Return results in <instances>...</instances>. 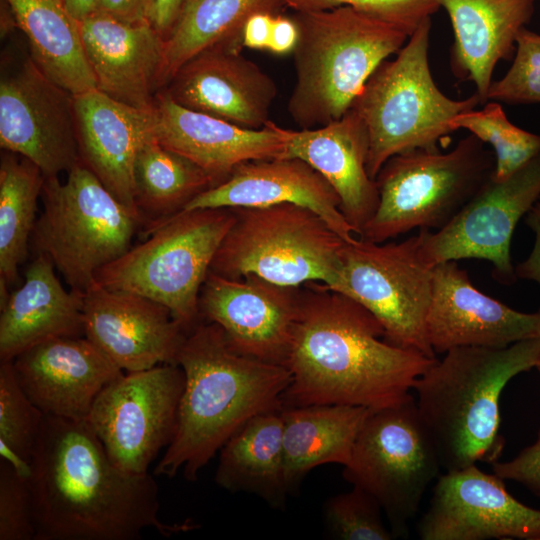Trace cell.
I'll list each match as a JSON object with an SVG mask.
<instances>
[{"label":"cell","instance_id":"obj_17","mask_svg":"<svg viewBox=\"0 0 540 540\" xmlns=\"http://www.w3.org/2000/svg\"><path fill=\"white\" fill-rule=\"evenodd\" d=\"M417 532L422 540H540V510L473 464L439 475Z\"/></svg>","mask_w":540,"mask_h":540},{"label":"cell","instance_id":"obj_20","mask_svg":"<svg viewBox=\"0 0 540 540\" xmlns=\"http://www.w3.org/2000/svg\"><path fill=\"white\" fill-rule=\"evenodd\" d=\"M19 385L44 415L86 420L99 393L123 374L85 336L38 343L12 361Z\"/></svg>","mask_w":540,"mask_h":540},{"label":"cell","instance_id":"obj_22","mask_svg":"<svg viewBox=\"0 0 540 540\" xmlns=\"http://www.w3.org/2000/svg\"><path fill=\"white\" fill-rule=\"evenodd\" d=\"M154 113L156 141L197 164L217 184L241 163L284 157L294 131L272 121L260 129L244 128L185 108L164 89L155 97Z\"/></svg>","mask_w":540,"mask_h":540},{"label":"cell","instance_id":"obj_35","mask_svg":"<svg viewBox=\"0 0 540 540\" xmlns=\"http://www.w3.org/2000/svg\"><path fill=\"white\" fill-rule=\"evenodd\" d=\"M450 126L455 132L465 129L484 142L494 153L493 178L503 180L540 153V135L510 122L501 104L487 101L482 109L455 116Z\"/></svg>","mask_w":540,"mask_h":540},{"label":"cell","instance_id":"obj_15","mask_svg":"<svg viewBox=\"0 0 540 540\" xmlns=\"http://www.w3.org/2000/svg\"><path fill=\"white\" fill-rule=\"evenodd\" d=\"M0 145L34 163L45 178L80 162L74 95L47 77L30 54L0 81Z\"/></svg>","mask_w":540,"mask_h":540},{"label":"cell","instance_id":"obj_13","mask_svg":"<svg viewBox=\"0 0 540 540\" xmlns=\"http://www.w3.org/2000/svg\"><path fill=\"white\" fill-rule=\"evenodd\" d=\"M185 376L175 364L127 372L96 397L86 418L111 461L130 474H146L176 430Z\"/></svg>","mask_w":540,"mask_h":540},{"label":"cell","instance_id":"obj_45","mask_svg":"<svg viewBox=\"0 0 540 540\" xmlns=\"http://www.w3.org/2000/svg\"><path fill=\"white\" fill-rule=\"evenodd\" d=\"M274 16L268 12L251 15L242 30V45L251 49H268Z\"/></svg>","mask_w":540,"mask_h":540},{"label":"cell","instance_id":"obj_16","mask_svg":"<svg viewBox=\"0 0 540 540\" xmlns=\"http://www.w3.org/2000/svg\"><path fill=\"white\" fill-rule=\"evenodd\" d=\"M299 298L300 287L254 274L231 279L209 271L200 291L199 314L222 328L236 352L286 367Z\"/></svg>","mask_w":540,"mask_h":540},{"label":"cell","instance_id":"obj_27","mask_svg":"<svg viewBox=\"0 0 540 540\" xmlns=\"http://www.w3.org/2000/svg\"><path fill=\"white\" fill-rule=\"evenodd\" d=\"M449 15L454 42L450 67L461 81L475 85L486 103L493 72L501 60H510L516 39L529 23L535 0H439Z\"/></svg>","mask_w":540,"mask_h":540},{"label":"cell","instance_id":"obj_3","mask_svg":"<svg viewBox=\"0 0 540 540\" xmlns=\"http://www.w3.org/2000/svg\"><path fill=\"white\" fill-rule=\"evenodd\" d=\"M185 376L174 436L154 475L172 478L182 470L193 482L201 469L245 422L283 407L289 369L236 352L222 328L200 322L177 358Z\"/></svg>","mask_w":540,"mask_h":540},{"label":"cell","instance_id":"obj_7","mask_svg":"<svg viewBox=\"0 0 540 540\" xmlns=\"http://www.w3.org/2000/svg\"><path fill=\"white\" fill-rule=\"evenodd\" d=\"M234 219L232 208H205L150 223L144 241L100 269L95 281L166 306L189 333L201 322L200 291Z\"/></svg>","mask_w":540,"mask_h":540},{"label":"cell","instance_id":"obj_41","mask_svg":"<svg viewBox=\"0 0 540 540\" xmlns=\"http://www.w3.org/2000/svg\"><path fill=\"white\" fill-rule=\"evenodd\" d=\"M493 473L503 480H512L526 487L540 498V428L536 441L525 447L510 461H496Z\"/></svg>","mask_w":540,"mask_h":540},{"label":"cell","instance_id":"obj_26","mask_svg":"<svg viewBox=\"0 0 540 540\" xmlns=\"http://www.w3.org/2000/svg\"><path fill=\"white\" fill-rule=\"evenodd\" d=\"M368 153L366 126L350 108L327 125L293 131L284 157L304 160L328 181L343 216L360 236L379 204L376 181L367 172Z\"/></svg>","mask_w":540,"mask_h":540},{"label":"cell","instance_id":"obj_31","mask_svg":"<svg viewBox=\"0 0 540 540\" xmlns=\"http://www.w3.org/2000/svg\"><path fill=\"white\" fill-rule=\"evenodd\" d=\"M27 40L30 56L52 81L73 95L97 89L80 23L63 0H5Z\"/></svg>","mask_w":540,"mask_h":540},{"label":"cell","instance_id":"obj_23","mask_svg":"<svg viewBox=\"0 0 540 540\" xmlns=\"http://www.w3.org/2000/svg\"><path fill=\"white\" fill-rule=\"evenodd\" d=\"M97 90L129 106L152 110L163 89L165 39L145 20L98 10L80 22Z\"/></svg>","mask_w":540,"mask_h":540},{"label":"cell","instance_id":"obj_40","mask_svg":"<svg viewBox=\"0 0 540 540\" xmlns=\"http://www.w3.org/2000/svg\"><path fill=\"white\" fill-rule=\"evenodd\" d=\"M33 502L28 477L0 460V540H35Z\"/></svg>","mask_w":540,"mask_h":540},{"label":"cell","instance_id":"obj_25","mask_svg":"<svg viewBox=\"0 0 540 540\" xmlns=\"http://www.w3.org/2000/svg\"><path fill=\"white\" fill-rule=\"evenodd\" d=\"M74 111L80 162L142 217L135 202L134 164L141 147L155 138L154 108H135L95 89L74 95Z\"/></svg>","mask_w":540,"mask_h":540},{"label":"cell","instance_id":"obj_6","mask_svg":"<svg viewBox=\"0 0 540 540\" xmlns=\"http://www.w3.org/2000/svg\"><path fill=\"white\" fill-rule=\"evenodd\" d=\"M431 18L409 36L392 60L373 72L353 108L369 137L367 172L375 180L385 162L414 149H439L454 131L451 120L481 104L475 93L451 99L436 85L429 66Z\"/></svg>","mask_w":540,"mask_h":540},{"label":"cell","instance_id":"obj_37","mask_svg":"<svg viewBox=\"0 0 540 540\" xmlns=\"http://www.w3.org/2000/svg\"><path fill=\"white\" fill-rule=\"evenodd\" d=\"M379 502L364 489L352 490L329 498L324 506L328 533L340 540H392L395 537L382 518Z\"/></svg>","mask_w":540,"mask_h":540},{"label":"cell","instance_id":"obj_12","mask_svg":"<svg viewBox=\"0 0 540 540\" xmlns=\"http://www.w3.org/2000/svg\"><path fill=\"white\" fill-rule=\"evenodd\" d=\"M333 290L369 310L389 343L436 358L426 334L433 268L420 257L418 235L383 245L361 238L346 242Z\"/></svg>","mask_w":540,"mask_h":540},{"label":"cell","instance_id":"obj_38","mask_svg":"<svg viewBox=\"0 0 540 540\" xmlns=\"http://www.w3.org/2000/svg\"><path fill=\"white\" fill-rule=\"evenodd\" d=\"M487 101L507 104L540 103V35L521 30L511 67L499 80L492 81Z\"/></svg>","mask_w":540,"mask_h":540},{"label":"cell","instance_id":"obj_36","mask_svg":"<svg viewBox=\"0 0 540 540\" xmlns=\"http://www.w3.org/2000/svg\"><path fill=\"white\" fill-rule=\"evenodd\" d=\"M44 416L19 385L12 362H0V458L28 478Z\"/></svg>","mask_w":540,"mask_h":540},{"label":"cell","instance_id":"obj_43","mask_svg":"<svg viewBox=\"0 0 540 540\" xmlns=\"http://www.w3.org/2000/svg\"><path fill=\"white\" fill-rule=\"evenodd\" d=\"M524 222L534 232L535 242L529 256L515 266V274L519 279L531 280L540 286V198L527 212ZM537 312L540 313V306Z\"/></svg>","mask_w":540,"mask_h":540},{"label":"cell","instance_id":"obj_33","mask_svg":"<svg viewBox=\"0 0 540 540\" xmlns=\"http://www.w3.org/2000/svg\"><path fill=\"white\" fill-rule=\"evenodd\" d=\"M215 185L205 170L155 138L136 156L135 202L146 225L183 210L193 198Z\"/></svg>","mask_w":540,"mask_h":540},{"label":"cell","instance_id":"obj_30","mask_svg":"<svg viewBox=\"0 0 540 540\" xmlns=\"http://www.w3.org/2000/svg\"><path fill=\"white\" fill-rule=\"evenodd\" d=\"M372 410L352 405L283 407L285 477L289 493L324 464L346 466L357 436Z\"/></svg>","mask_w":540,"mask_h":540},{"label":"cell","instance_id":"obj_18","mask_svg":"<svg viewBox=\"0 0 540 540\" xmlns=\"http://www.w3.org/2000/svg\"><path fill=\"white\" fill-rule=\"evenodd\" d=\"M83 319L84 336L126 372L177 365L188 335L166 306L96 281L83 293Z\"/></svg>","mask_w":540,"mask_h":540},{"label":"cell","instance_id":"obj_39","mask_svg":"<svg viewBox=\"0 0 540 540\" xmlns=\"http://www.w3.org/2000/svg\"><path fill=\"white\" fill-rule=\"evenodd\" d=\"M296 12L350 6L389 22L411 35L440 8L439 0H281Z\"/></svg>","mask_w":540,"mask_h":540},{"label":"cell","instance_id":"obj_28","mask_svg":"<svg viewBox=\"0 0 540 540\" xmlns=\"http://www.w3.org/2000/svg\"><path fill=\"white\" fill-rule=\"evenodd\" d=\"M84 336L83 293L67 290L48 256L37 254L24 283L0 314V362H11L30 347L57 337Z\"/></svg>","mask_w":540,"mask_h":540},{"label":"cell","instance_id":"obj_10","mask_svg":"<svg viewBox=\"0 0 540 540\" xmlns=\"http://www.w3.org/2000/svg\"><path fill=\"white\" fill-rule=\"evenodd\" d=\"M235 219L210 271L238 279L254 274L280 285L339 280L345 241L317 213L292 203L232 208Z\"/></svg>","mask_w":540,"mask_h":540},{"label":"cell","instance_id":"obj_8","mask_svg":"<svg viewBox=\"0 0 540 540\" xmlns=\"http://www.w3.org/2000/svg\"><path fill=\"white\" fill-rule=\"evenodd\" d=\"M494 169L493 151L472 134L445 153L414 149L392 156L375 178L379 204L359 238L383 243L414 228L440 230Z\"/></svg>","mask_w":540,"mask_h":540},{"label":"cell","instance_id":"obj_1","mask_svg":"<svg viewBox=\"0 0 540 540\" xmlns=\"http://www.w3.org/2000/svg\"><path fill=\"white\" fill-rule=\"evenodd\" d=\"M28 478L35 540H139L196 526L164 523L152 475L117 467L86 420L44 416Z\"/></svg>","mask_w":540,"mask_h":540},{"label":"cell","instance_id":"obj_32","mask_svg":"<svg viewBox=\"0 0 540 540\" xmlns=\"http://www.w3.org/2000/svg\"><path fill=\"white\" fill-rule=\"evenodd\" d=\"M281 0H188L164 42L162 87L191 58L216 45L240 49L247 19L274 14Z\"/></svg>","mask_w":540,"mask_h":540},{"label":"cell","instance_id":"obj_19","mask_svg":"<svg viewBox=\"0 0 540 540\" xmlns=\"http://www.w3.org/2000/svg\"><path fill=\"white\" fill-rule=\"evenodd\" d=\"M426 334L433 351L504 348L540 338V313H524L478 290L457 261L433 267Z\"/></svg>","mask_w":540,"mask_h":540},{"label":"cell","instance_id":"obj_11","mask_svg":"<svg viewBox=\"0 0 540 540\" xmlns=\"http://www.w3.org/2000/svg\"><path fill=\"white\" fill-rule=\"evenodd\" d=\"M441 469L435 445L410 394L370 413L343 477L379 502L398 538L407 536L409 522Z\"/></svg>","mask_w":540,"mask_h":540},{"label":"cell","instance_id":"obj_9","mask_svg":"<svg viewBox=\"0 0 540 540\" xmlns=\"http://www.w3.org/2000/svg\"><path fill=\"white\" fill-rule=\"evenodd\" d=\"M41 199L33 249L49 257L70 289L82 293L100 269L131 248L144 223L81 162L64 182L58 176L45 178Z\"/></svg>","mask_w":540,"mask_h":540},{"label":"cell","instance_id":"obj_14","mask_svg":"<svg viewBox=\"0 0 540 540\" xmlns=\"http://www.w3.org/2000/svg\"><path fill=\"white\" fill-rule=\"evenodd\" d=\"M539 198L540 153L503 180L492 176L445 227L420 229V257L432 268L448 261L484 259L493 265L494 279L511 285L517 279L512 236Z\"/></svg>","mask_w":540,"mask_h":540},{"label":"cell","instance_id":"obj_48","mask_svg":"<svg viewBox=\"0 0 540 540\" xmlns=\"http://www.w3.org/2000/svg\"><path fill=\"white\" fill-rule=\"evenodd\" d=\"M535 368H536V369L538 370V372L540 373V359H539L537 365L535 366Z\"/></svg>","mask_w":540,"mask_h":540},{"label":"cell","instance_id":"obj_24","mask_svg":"<svg viewBox=\"0 0 540 540\" xmlns=\"http://www.w3.org/2000/svg\"><path fill=\"white\" fill-rule=\"evenodd\" d=\"M292 203L317 213L345 241L356 237L328 181L299 158L278 157L239 164L223 182L193 198L183 210L264 207Z\"/></svg>","mask_w":540,"mask_h":540},{"label":"cell","instance_id":"obj_44","mask_svg":"<svg viewBox=\"0 0 540 540\" xmlns=\"http://www.w3.org/2000/svg\"><path fill=\"white\" fill-rule=\"evenodd\" d=\"M299 39V27L294 19L274 16L268 49L278 55L294 51Z\"/></svg>","mask_w":540,"mask_h":540},{"label":"cell","instance_id":"obj_42","mask_svg":"<svg viewBox=\"0 0 540 540\" xmlns=\"http://www.w3.org/2000/svg\"><path fill=\"white\" fill-rule=\"evenodd\" d=\"M188 0H146L145 20L166 39Z\"/></svg>","mask_w":540,"mask_h":540},{"label":"cell","instance_id":"obj_4","mask_svg":"<svg viewBox=\"0 0 540 540\" xmlns=\"http://www.w3.org/2000/svg\"><path fill=\"white\" fill-rule=\"evenodd\" d=\"M539 359L540 338L504 348L456 347L416 380L417 408L445 472L498 461L505 446L500 395Z\"/></svg>","mask_w":540,"mask_h":540},{"label":"cell","instance_id":"obj_5","mask_svg":"<svg viewBox=\"0 0 540 540\" xmlns=\"http://www.w3.org/2000/svg\"><path fill=\"white\" fill-rule=\"evenodd\" d=\"M296 82L288 112L301 129L343 117L366 82L407 42L403 29L350 6L297 12Z\"/></svg>","mask_w":540,"mask_h":540},{"label":"cell","instance_id":"obj_2","mask_svg":"<svg viewBox=\"0 0 540 540\" xmlns=\"http://www.w3.org/2000/svg\"><path fill=\"white\" fill-rule=\"evenodd\" d=\"M304 285L283 407L338 404L375 411L408 397L436 358L386 341L378 319L349 296L319 282Z\"/></svg>","mask_w":540,"mask_h":540},{"label":"cell","instance_id":"obj_47","mask_svg":"<svg viewBox=\"0 0 540 540\" xmlns=\"http://www.w3.org/2000/svg\"><path fill=\"white\" fill-rule=\"evenodd\" d=\"M69 13L80 23L99 10L101 0H63Z\"/></svg>","mask_w":540,"mask_h":540},{"label":"cell","instance_id":"obj_34","mask_svg":"<svg viewBox=\"0 0 540 540\" xmlns=\"http://www.w3.org/2000/svg\"><path fill=\"white\" fill-rule=\"evenodd\" d=\"M19 156V155H18ZM45 181L34 163L6 151L0 163V278L8 285L27 257Z\"/></svg>","mask_w":540,"mask_h":540},{"label":"cell","instance_id":"obj_21","mask_svg":"<svg viewBox=\"0 0 540 540\" xmlns=\"http://www.w3.org/2000/svg\"><path fill=\"white\" fill-rule=\"evenodd\" d=\"M240 49L216 45L187 61L163 88L179 105L248 129L267 125L273 79Z\"/></svg>","mask_w":540,"mask_h":540},{"label":"cell","instance_id":"obj_46","mask_svg":"<svg viewBox=\"0 0 540 540\" xmlns=\"http://www.w3.org/2000/svg\"><path fill=\"white\" fill-rule=\"evenodd\" d=\"M146 0H101L99 10L127 20L144 18Z\"/></svg>","mask_w":540,"mask_h":540},{"label":"cell","instance_id":"obj_29","mask_svg":"<svg viewBox=\"0 0 540 540\" xmlns=\"http://www.w3.org/2000/svg\"><path fill=\"white\" fill-rule=\"evenodd\" d=\"M282 408L255 415L219 451L214 480L233 493L246 492L282 508L290 494L285 477Z\"/></svg>","mask_w":540,"mask_h":540}]
</instances>
